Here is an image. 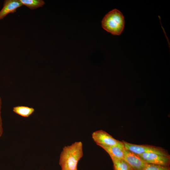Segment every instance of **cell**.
Masks as SVG:
<instances>
[{"label": "cell", "mask_w": 170, "mask_h": 170, "mask_svg": "<svg viewBox=\"0 0 170 170\" xmlns=\"http://www.w3.org/2000/svg\"><path fill=\"white\" fill-rule=\"evenodd\" d=\"M2 105V100L0 97V137L2 136L3 133V128L2 118L1 116V109Z\"/></svg>", "instance_id": "cell-13"}, {"label": "cell", "mask_w": 170, "mask_h": 170, "mask_svg": "<svg viewBox=\"0 0 170 170\" xmlns=\"http://www.w3.org/2000/svg\"><path fill=\"white\" fill-rule=\"evenodd\" d=\"M92 136L94 141L100 147L111 146L123 144L122 141L116 139L104 130L95 131L92 133Z\"/></svg>", "instance_id": "cell-4"}, {"label": "cell", "mask_w": 170, "mask_h": 170, "mask_svg": "<svg viewBox=\"0 0 170 170\" xmlns=\"http://www.w3.org/2000/svg\"><path fill=\"white\" fill-rule=\"evenodd\" d=\"M123 159L133 170H144L147 164L139 155L126 149Z\"/></svg>", "instance_id": "cell-6"}, {"label": "cell", "mask_w": 170, "mask_h": 170, "mask_svg": "<svg viewBox=\"0 0 170 170\" xmlns=\"http://www.w3.org/2000/svg\"><path fill=\"white\" fill-rule=\"evenodd\" d=\"M23 5L26 6L31 9H37L42 7L45 4L42 0H20Z\"/></svg>", "instance_id": "cell-11"}, {"label": "cell", "mask_w": 170, "mask_h": 170, "mask_svg": "<svg viewBox=\"0 0 170 170\" xmlns=\"http://www.w3.org/2000/svg\"><path fill=\"white\" fill-rule=\"evenodd\" d=\"M101 147L109 154L111 159H123L124 158L125 149L123 143L121 145Z\"/></svg>", "instance_id": "cell-8"}, {"label": "cell", "mask_w": 170, "mask_h": 170, "mask_svg": "<svg viewBox=\"0 0 170 170\" xmlns=\"http://www.w3.org/2000/svg\"><path fill=\"white\" fill-rule=\"evenodd\" d=\"M13 111L16 114L24 117H28L30 116L34 111L32 108L23 106L14 107Z\"/></svg>", "instance_id": "cell-9"}, {"label": "cell", "mask_w": 170, "mask_h": 170, "mask_svg": "<svg viewBox=\"0 0 170 170\" xmlns=\"http://www.w3.org/2000/svg\"><path fill=\"white\" fill-rule=\"evenodd\" d=\"M144 170H170L169 166L147 164Z\"/></svg>", "instance_id": "cell-12"}, {"label": "cell", "mask_w": 170, "mask_h": 170, "mask_svg": "<svg viewBox=\"0 0 170 170\" xmlns=\"http://www.w3.org/2000/svg\"><path fill=\"white\" fill-rule=\"evenodd\" d=\"M122 142L125 149L138 155L144 153L153 152L163 155H169L164 149L159 147L148 145H138L130 143L124 140Z\"/></svg>", "instance_id": "cell-3"}, {"label": "cell", "mask_w": 170, "mask_h": 170, "mask_svg": "<svg viewBox=\"0 0 170 170\" xmlns=\"http://www.w3.org/2000/svg\"><path fill=\"white\" fill-rule=\"evenodd\" d=\"M83 155L82 144L81 141L65 146L60 153L59 162L61 170H77L78 162Z\"/></svg>", "instance_id": "cell-1"}, {"label": "cell", "mask_w": 170, "mask_h": 170, "mask_svg": "<svg viewBox=\"0 0 170 170\" xmlns=\"http://www.w3.org/2000/svg\"><path fill=\"white\" fill-rule=\"evenodd\" d=\"M114 170H133L123 159H112Z\"/></svg>", "instance_id": "cell-10"}, {"label": "cell", "mask_w": 170, "mask_h": 170, "mask_svg": "<svg viewBox=\"0 0 170 170\" xmlns=\"http://www.w3.org/2000/svg\"><path fill=\"white\" fill-rule=\"evenodd\" d=\"M102 28L112 35H119L123 30L125 20L122 13L115 9L109 12L101 22Z\"/></svg>", "instance_id": "cell-2"}, {"label": "cell", "mask_w": 170, "mask_h": 170, "mask_svg": "<svg viewBox=\"0 0 170 170\" xmlns=\"http://www.w3.org/2000/svg\"><path fill=\"white\" fill-rule=\"evenodd\" d=\"M147 164H152L169 166L170 163L169 155H163L150 152L139 155Z\"/></svg>", "instance_id": "cell-5"}, {"label": "cell", "mask_w": 170, "mask_h": 170, "mask_svg": "<svg viewBox=\"0 0 170 170\" xmlns=\"http://www.w3.org/2000/svg\"><path fill=\"white\" fill-rule=\"evenodd\" d=\"M22 5L20 0H4L3 8L0 11V20L9 14L16 12L17 9Z\"/></svg>", "instance_id": "cell-7"}]
</instances>
